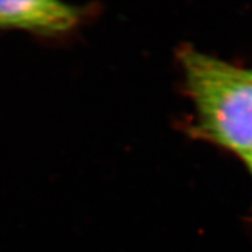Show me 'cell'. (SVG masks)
Segmentation results:
<instances>
[{
    "label": "cell",
    "instance_id": "4",
    "mask_svg": "<svg viewBox=\"0 0 252 252\" xmlns=\"http://www.w3.org/2000/svg\"><path fill=\"white\" fill-rule=\"evenodd\" d=\"M244 72H245V75L250 78V80H252V70H244Z\"/></svg>",
    "mask_w": 252,
    "mask_h": 252
},
{
    "label": "cell",
    "instance_id": "3",
    "mask_svg": "<svg viewBox=\"0 0 252 252\" xmlns=\"http://www.w3.org/2000/svg\"><path fill=\"white\" fill-rule=\"evenodd\" d=\"M243 161L245 162V165L248 166V168L250 169V172L252 173V149L249 151L248 153H245L243 157H242Z\"/></svg>",
    "mask_w": 252,
    "mask_h": 252
},
{
    "label": "cell",
    "instance_id": "1",
    "mask_svg": "<svg viewBox=\"0 0 252 252\" xmlns=\"http://www.w3.org/2000/svg\"><path fill=\"white\" fill-rule=\"evenodd\" d=\"M180 56L201 130L242 158L252 149V80L243 69L197 50Z\"/></svg>",
    "mask_w": 252,
    "mask_h": 252
},
{
    "label": "cell",
    "instance_id": "2",
    "mask_svg": "<svg viewBox=\"0 0 252 252\" xmlns=\"http://www.w3.org/2000/svg\"><path fill=\"white\" fill-rule=\"evenodd\" d=\"M86 12L83 7L53 0H0V31H21L55 41L76 30Z\"/></svg>",
    "mask_w": 252,
    "mask_h": 252
}]
</instances>
